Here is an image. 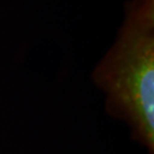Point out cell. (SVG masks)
Masks as SVG:
<instances>
[{"mask_svg":"<svg viewBox=\"0 0 154 154\" xmlns=\"http://www.w3.org/2000/svg\"><path fill=\"white\" fill-rule=\"evenodd\" d=\"M105 109L154 154V0H129L114 45L93 72Z\"/></svg>","mask_w":154,"mask_h":154,"instance_id":"1","label":"cell"}]
</instances>
